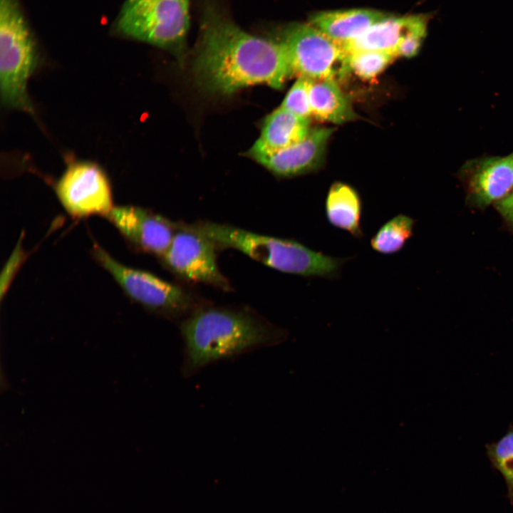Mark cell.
<instances>
[{
    "mask_svg": "<svg viewBox=\"0 0 513 513\" xmlns=\"http://www.w3.org/2000/svg\"><path fill=\"white\" fill-rule=\"evenodd\" d=\"M494 205L503 219L513 228V191Z\"/></svg>",
    "mask_w": 513,
    "mask_h": 513,
    "instance_id": "603a6c76",
    "label": "cell"
},
{
    "mask_svg": "<svg viewBox=\"0 0 513 513\" xmlns=\"http://www.w3.org/2000/svg\"><path fill=\"white\" fill-rule=\"evenodd\" d=\"M333 130L311 129L306 138L286 148L266 152L251 147L247 155L276 176L291 177L318 167Z\"/></svg>",
    "mask_w": 513,
    "mask_h": 513,
    "instance_id": "8fae6325",
    "label": "cell"
},
{
    "mask_svg": "<svg viewBox=\"0 0 513 513\" xmlns=\"http://www.w3.org/2000/svg\"><path fill=\"white\" fill-rule=\"evenodd\" d=\"M36 64L34 40L17 1L1 0L0 91L5 106L34 113L28 83Z\"/></svg>",
    "mask_w": 513,
    "mask_h": 513,
    "instance_id": "277c9868",
    "label": "cell"
},
{
    "mask_svg": "<svg viewBox=\"0 0 513 513\" xmlns=\"http://www.w3.org/2000/svg\"><path fill=\"white\" fill-rule=\"evenodd\" d=\"M193 69L199 86L219 95L261 84L281 89L294 75L279 40L252 35L212 6L204 13Z\"/></svg>",
    "mask_w": 513,
    "mask_h": 513,
    "instance_id": "6da1fadb",
    "label": "cell"
},
{
    "mask_svg": "<svg viewBox=\"0 0 513 513\" xmlns=\"http://www.w3.org/2000/svg\"><path fill=\"white\" fill-rule=\"evenodd\" d=\"M415 220L404 214H398L385 222L370 241L373 250L391 255L400 252L413 236Z\"/></svg>",
    "mask_w": 513,
    "mask_h": 513,
    "instance_id": "ac0fdd59",
    "label": "cell"
},
{
    "mask_svg": "<svg viewBox=\"0 0 513 513\" xmlns=\"http://www.w3.org/2000/svg\"><path fill=\"white\" fill-rule=\"evenodd\" d=\"M180 330L185 378L216 362L276 345L286 337L283 330L255 314L224 308L197 309L182 321Z\"/></svg>",
    "mask_w": 513,
    "mask_h": 513,
    "instance_id": "7a4b0ae2",
    "label": "cell"
},
{
    "mask_svg": "<svg viewBox=\"0 0 513 513\" xmlns=\"http://www.w3.org/2000/svg\"><path fill=\"white\" fill-rule=\"evenodd\" d=\"M309 105L311 115L332 123H344L356 117L348 98L333 79L313 80Z\"/></svg>",
    "mask_w": 513,
    "mask_h": 513,
    "instance_id": "e0dca14e",
    "label": "cell"
},
{
    "mask_svg": "<svg viewBox=\"0 0 513 513\" xmlns=\"http://www.w3.org/2000/svg\"><path fill=\"white\" fill-rule=\"evenodd\" d=\"M106 217L133 245L160 256L167 249L177 225L134 206L113 207Z\"/></svg>",
    "mask_w": 513,
    "mask_h": 513,
    "instance_id": "7c38bea8",
    "label": "cell"
},
{
    "mask_svg": "<svg viewBox=\"0 0 513 513\" xmlns=\"http://www.w3.org/2000/svg\"><path fill=\"white\" fill-rule=\"evenodd\" d=\"M61 204L73 217L106 215L113 207L111 190L105 172L96 164H71L56 183Z\"/></svg>",
    "mask_w": 513,
    "mask_h": 513,
    "instance_id": "9c48e42d",
    "label": "cell"
},
{
    "mask_svg": "<svg viewBox=\"0 0 513 513\" xmlns=\"http://www.w3.org/2000/svg\"><path fill=\"white\" fill-rule=\"evenodd\" d=\"M284 47L294 74L313 80H336L349 71L341 44L309 24L286 27L276 38Z\"/></svg>",
    "mask_w": 513,
    "mask_h": 513,
    "instance_id": "8992f818",
    "label": "cell"
},
{
    "mask_svg": "<svg viewBox=\"0 0 513 513\" xmlns=\"http://www.w3.org/2000/svg\"><path fill=\"white\" fill-rule=\"evenodd\" d=\"M387 17L383 12L357 9L320 12L311 18L310 24L343 46Z\"/></svg>",
    "mask_w": 513,
    "mask_h": 513,
    "instance_id": "4fadbf2b",
    "label": "cell"
},
{
    "mask_svg": "<svg viewBox=\"0 0 513 513\" xmlns=\"http://www.w3.org/2000/svg\"><path fill=\"white\" fill-rule=\"evenodd\" d=\"M417 14L403 17H387L363 34L343 46L348 53L358 51H378L394 54L403 37L427 15Z\"/></svg>",
    "mask_w": 513,
    "mask_h": 513,
    "instance_id": "2e32d148",
    "label": "cell"
},
{
    "mask_svg": "<svg viewBox=\"0 0 513 513\" xmlns=\"http://www.w3.org/2000/svg\"><path fill=\"white\" fill-rule=\"evenodd\" d=\"M93 254L133 300L145 307L171 318L194 311V299L183 288L157 276L119 263L100 247Z\"/></svg>",
    "mask_w": 513,
    "mask_h": 513,
    "instance_id": "52a82bcc",
    "label": "cell"
},
{
    "mask_svg": "<svg viewBox=\"0 0 513 513\" xmlns=\"http://www.w3.org/2000/svg\"><path fill=\"white\" fill-rule=\"evenodd\" d=\"M310 130V119L279 106L265 118L259 138L252 147L266 152L280 150L304 140Z\"/></svg>",
    "mask_w": 513,
    "mask_h": 513,
    "instance_id": "5bb4252c",
    "label": "cell"
},
{
    "mask_svg": "<svg viewBox=\"0 0 513 513\" xmlns=\"http://www.w3.org/2000/svg\"><path fill=\"white\" fill-rule=\"evenodd\" d=\"M348 54L349 71L365 80L375 78L396 58L391 53L378 51H358Z\"/></svg>",
    "mask_w": 513,
    "mask_h": 513,
    "instance_id": "ffe728a7",
    "label": "cell"
},
{
    "mask_svg": "<svg viewBox=\"0 0 513 513\" xmlns=\"http://www.w3.org/2000/svg\"><path fill=\"white\" fill-rule=\"evenodd\" d=\"M460 172L470 205L484 208L494 204L512 191L513 152L468 160Z\"/></svg>",
    "mask_w": 513,
    "mask_h": 513,
    "instance_id": "30bf717a",
    "label": "cell"
},
{
    "mask_svg": "<svg viewBox=\"0 0 513 513\" xmlns=\"http://www.w3.org/2000/svg\"><path fill=\"white\" fill-rule=\"evenodd\" d=\"M191 226L217 248H232L277 271L304 277L334 279L352 257H334L299 241L254 233L231 225L202 222Z\"/></svg>",
    "mask_w": 513,
    "mask_h": 513,
    "instance_id": "3957f363",
    "label": "cell"
},
{
    "mask_svg": "<svg viewBox=\"0 0 513 513\" xmlns=\"http://www.w3.org/2000/svg\"><path fill=\"white\" fill-rule=\"evenodd\" d=\"M190 0H126L117 20L125 36L171 52L184 61Z\"/></svg>",
    "mask_w": 513,
    "mask_h": 513,
    "instance_id": "5b68a950",
    "label": "cell"
},
{
    "mask_svg": "<svg viewBox=\"0 0 513 513\" xmlns=\"http://www.w3.org/2000/svg\"><path fill=\"white\" fill-rule=\"evenodd\" d=\"M492 467L502 475L507 488V497L513 504V424L497 441L485 445Z\"/></svg>",
    "mask_w": 513,
    "mask_h": 513,
    "instance_id": "d6986e66",
    "label": "cell"
},
{
    "mask_svg": "<svg viewBox=\"0 0 513 513\" xmlns=\"http://www.w3.org/2000/svg\"><path fill=\"white\" fill-rule=\"evenodd\" d=\"M325 213L333 227L347 232L357 239L363 237L362 200L350 185L336 182L331 185L326 197Z\"/></svg>",
    "mask_w": 513,
    "mask_h": 513,
    "instance_id": "9a60e30c",
    "label": "cell"
},
{
    "mask_svg": "<svg viewBox=\"0 0 513 513\" xmlns=\"http://www.w3.org/2000/svg\"><path fill=\"white\" fill-rule=\"evenodd\" d=\"M22 259L23 252L21 249L20 245H18L9 261H8L5 271L2 274L1 284V296L3 295V292L7 289L8 286L9 285L11 279L12 278L14 271L16 270V268L18 267L19 264L21 261Z\"/></svg>",
    "mask_w": 513,
    "mask_h": 513,
    "instance_id": "7402d4cb",
    "label": "cell"
},
{
    "mask_svg": "<svg viewBox=\"0 0 513 513\" xmlns=\"http://www.w3.org/2000/svg\"><path fill=\"white\" fill-rule=\"evenodd\" d=\"M313 79L299 76L289 89L280 107L302 118L310 119L309 90Z\"/></svg>",
    "mask_w": 513,
    "mask_h": 513,
    "instance_id": "44dd1931",
    "label": "cell"
},
{
    "mask_svg": "<svg viewBox=\"0 0 513 513\" xmlns=\"http://www.w3.org/2000/svg\"><path fill=\"white\" fill-rule=\"evenodd\" d=\"M217 248L213 241L191 225H180L160 257L177 276L227 291L229 284L217 266Z\"/></svg>",
    "mask_w": 513,
    "mask_h": 513,
    "instance_id": "ba28073f",
    "label": "cell"
}]
</instances>
